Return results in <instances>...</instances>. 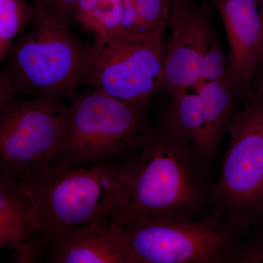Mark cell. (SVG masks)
Instances as JSON below:
<instances>
[{"label":"cell","instance_id":"11","mask_svg":"<svg viewBox=\"0 0 263 263\" xmlns=\"http://www.w3.org/2000/svg\"><path fill=\"white\" fill-rule=\"evenodd\" d=\"M228 36V76L238 96L247 97L254 87L263 57L262 0H213Z\"/></svg>","mask_w":263,"mask_h":263},{"label":"cell","instance_id":"20","mask_svg":"<svg viewBox=\"0 0 263 263\" xmlns=\"http://www.w3.org/2000/svg\"><path fill=\"white\" fill-rule=\"evenodd\" d=\"M78 0H59L60 4L63 6L64 10L66 11V14H67V17H68L69 19H70V15L67 13V10H69L70 13H73L74 6H75L76 2Z\"/></svg>","mask_w":263,"mask_h":263},{"label":"cell","instance_id":"9","mask_svg":"<svg viewBox=\"0 0 263 263\" xmlns=\"http://www.w3.org/2000/svg\"><path fill=\"white\" fill-rule=\"evenodd\" d=\"M171 36L165 43L161 90L171 100L200 83V66L214 36L206 7L196 0H165Z\"/></svg>","mask_w":263,"mask_h":263},{"label":"cell","instance_id":"15","mask_svg":"<svg viewBox=\"0 0 263 263\" xmlns=\"http://www.w3.org/2000/svg\"><path fill=\"white\" fill-rule=\"evenodd\" d=\"M124 5L120 28L165 33L168 27L165 0H124Z\"/></svg>","mask_w":263,"mask_h":263},{"label":"cell","instance_id":"10","mask_svg":"<svg viewBox=\"0 0 263 263\" xmlns=\"http://www.w3.org/2000/svg\"><path fill=\"white\" fill-rule=\"evenodd\" d=\"M196 91L171 100L169 107L197 153L208 164L220 151L234 115L238 97L228 73L219 81L202 82Z\"/></svg>","mask_w":263,"mask_h":263},{"label":"cell","instance_id":"16","mask_svg":"<svg viewBox=\"0 0 263 263\" xmlns=\"http://www.w3.org/2000/svg\"><path fill=\"white\" fill-rule=\"evenodd\" d=\"M34 10L24 0H0V65L13 41L30 23Z\"/></svg>","mask_w":263,"mask_h":263},{"label":"cell","instance_id":"18","mask_svg":"<svg viewBox=\"0 0 263 263\" xmlns=\"http://www.w3.org/2000/svg\"><path fill=\"white\" fill-rule=\"evenodd\" d=\"M51 243L41 235L34 239L19 243L12 249L13 262L34 263L42 260Z\"/></svg>","mask_w":263,"mask_h":263},{"label":"cell","instance_id":"12","mask_svg":"<svg viewBox=\"0 0 263 263\" xmlns=\"http://www.w3.org/2000/svg\"><path fill=\"white\" fill-rule=\"evenodd\" d=\"M92 221L64 230L47 251L50 263H136L122 217Z\"/></svg>","mask_w":263,"mask_h":263},{"label":"cell","instance_id":"5","mask_svg":"<svg viewBox=\"0 0 263 263\" xmlns=\"http://www.w3.org/2000/svg\"><path fill=\"white\" fill-rule=\"evenodd\" d=\"M230 141L214 184L209 219L233 229L257 228L263 219V93L254 86L228 127Z\"/></svg>","mask_w":263,"mask_h":263},{"label":"cell","instance_id":"4","mask_svg":"<svg viewBox=\"0 0 263 263\" xmlns=\"http://www.w3.org/2000/svg\"><path fill=\"white\" fill-rule=\"evenodd\" d=\"M69 99L57 165L129 157L152 133L147 120L149 105L127 103L93 89L76 91Z\"/></svg>","mask_w":263,"mask_h":263},{"label":"cell","instance_id":"19","mask_svg":"<svg viewBox=\"0 0 263 263\" xmlns=\"http://www.w3.org/2000/svg\"><path fill=\"white\" fill-rule=\"evenodd\" d=\"M15 96L6 72L0 69V108Z\"/></svg>","mask_w":263,"mask_h":263},{"label":"cell","instance_id":"17","mask_svg":"<svg viewBox=\"0 0 263 263\" xmlns=\"http://www.w3.org/2000/svg\"><path fill=\"white\" fill-rule=\"evenodd\" d=\"M229 66V57L226 56L214 35L202 57L200 83L221 80L228 73Z\"/></svg>","mask_w":263,"mask_h":263},{"label":"cell","instance_id":"1","mask_svg":"<svg viewBox=\"0 0 263 263\" xmlns=\"http://www.w3.org/2000/svg\"><path fill=\"white\" fill-rule=\"evenodd\" d=\"M171 108L144 144L123 161L129 213L158 219H209L214 184Z\"/></svg>","mask_w":263,"mask_h":263},{"label":"cell","instance_id":"2","mask_svg":"<svg viewBox=\"0 0 263 263\" xmlns=\"http://www.w3.org/2000/svg\"><path fill=\"white\" fill-rule=\"evenodd\" d=\"M122 164L117 159L56 165L19 181L35 209L40 235L51 243L64 230L128 214L129 198L121 179Z\"/></svg>","mask_w":263,"mask_h":263},{"label":"cell","instance_id":"13","mask_svg":"<svg viewBox=\"0 0 263 263\" xmlns=\"http://www.w3.org/2000/svg\"><path fill=\"white\" fill-rule=\"evenodd\" d=\"M40 235L30 198L16 181L0 176V250H12Z\"/></svg>","mask_w":263,"mask_h":263},{"label":"cell","instance_id":"3","mask_svg":"<svg viewBox=\"0 0 263 263\" xmlns=\"http://www.w3.org/2000/svg\"><path fill=\"white\" fill-rule=\"evenodd\" d=\"M32 23L8 49L5 70L16 97L70 98L84 84L91 44L36 0Z\"/></svg>","mask_w":263,"mask_h":263},{"label":"cell","instance_id":"7","mask_svg":"<svg viewBox=\"0 0 263 263\" xmlns=\"http://www.w3.org/2000/svg\"><path fill=\"white\" fill-rule=\"evenodd\" d=\"M164 34L119 28L95 36L84 84L122 101L149 105L161 90Z\"/></svg>","mask_w":263,"mask_h":263},{"label":"cell","instance_id":"14","mask_svg":"<svg viewBox=\"0 0 263 263\" xmlns=\"http://www.w3.org/2000/svg\"><path fill=\"white\" fill-rule=\"evenodd\" d=\"M73 13L85 30L103 35L122 27L124 0H78Z\"/></svg>","mask_w":263,"mask_h":263},{"label":"cell","instance_id":"6","mask_svg":"<svg viewBox=\"0 0 263 263\" xmlns=\"http://www.w3.org/2000/svg\"><path fill=\"white\" fill-rule=\"evenodd\" d=\"M123 227L136 263H241L253 235L208 219H158L125 214Z\"/></svg>","mask_w":263,"mask_h":263},{"label":"cell","instance_id":"8","mask_svg":"<svg viewBox=\"0 0 263 263\" xmlns=\"http://www.w3.org/2000/svg\"><path fill=\"white\" fill-rule=\"evenodd\" d=\"M67 105L64 99L13 97L0 108V176L19 182L58 164Z\"/></svg>","mask_w":263,"mask_h":263}]
</instances>
